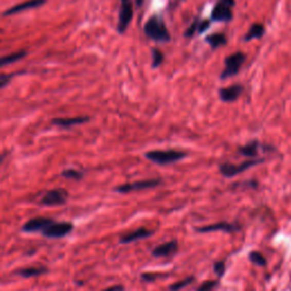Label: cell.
Wrapping results in <instances>:
<instances>
[{
    "mask_svg": "<svg viewBox=\"0 0 291 291\" xmlns=\"http://www.w3.org/2000/svg\"><path fill=\"white\" fill-rule=\"evenodd\" d=\"M177 250H179V244L177 241L172 240L156 247L152 254L154 257H169L176 254Z\"/></svg>",
    "mask_w": 291,
    "mask_h": 291,
    "instance_id": "13",
    "label": "cell"
},
{
    "mask_svg": "<svg viewBox=\"0 0 291 291\" xmlns=\"http://www.w3.org/2000/svg\"><path fill=\"white\" fill-rule=\"evenodd\" d=\"M208 28H209V22H208V21H201V22H199V25H198V31L197 32H198L199 34H202Z\"/></svg>",
    "mask_w": 291,
    "mask_h": 291,
    "instance_id": "30",
    "label": "cell"
},
{
    "mask_svg": "<svg viewBox=\"0 0 291 291\" xmlns=\"http://www.w3.org/2000/svg\"><path fill=\"white\" fill-rule=\"evenodd\" d=\"M53 222V220L49 219V217H34V219H31L29 220L28 222H26L22 230L24 232H38V231H40L42 232L47 226H49L51 223Z\"/></svg>",
    "mask_w": 291,
    "mask_h": 291,
    "instance_id": "11",
    "label": "cell"
},
{
    "mask_svg": "<svg viewBox=\"0 0 291 291\" xmlns=\"http://www.w3.org/2000/svg\"><path fill=\"white\" fill-rule=\"evenodd\" d=\"M48 272V268L45 266H30L19 269V274L23 278H34L42 276Z\"/></svg>",
    "mask_w": 291,
    "mask_h": 291,
    "instance_id": "17",
    "label": "cell"
},
{
    "mask_svg": "<svg viewBox=\"0 0 291 291\" xmlns=\"http://www.w3.org/2000/svg\"><path fill=\"white\" fill-rule=\"evenodd\" d=\"M153 234H154L153 231L147 230L144 228H140V229L132 231V232H129L126 234L122 235L121 239H120V242H121V244H124V245L131 244V242H136V241L142 240V239H147Z\"/></svg>",
    "mask_w": 291,
    "mask_h": 291,
    "instance_id": "14",
    "label": "cell"
},
{
    "mask_svg": "<svg viewBox=\"0 0 291 291\" xmlns=\"http://www.w3.org/2000/svg\"><path fill=\"white\" fill-rule=\"evenodd\" d=\"M245 59H246L245 53H242L240 51L232 53V55L226 57L225 62H224L225 68L222 72V74H221V79L225 80V79L234 77L235 74H238L242 66V64L245 63Z\"/></svg>",
    "mask_w": 291,
    "mask_h": 291,
    "instance_id": "3",
    "label": "cell"
},
{
    "mask_svg": "<svg viewBox=\"0 0 291 291\" xmlns=\"http://www.w3.org/2000/svg\"><path fill=\"white\" fill-rule=\"evenodd\" d=\"M133 17V7L130 2H124L120 8V16H118L117 30L120 33H124L131 23Z\"/></svg>",
    "mask_w": 291,
    "mask_h": 291,
    "instance_id": "9",
    "label": "cell"
},
{
    "mask_svg": "<svg viewBox=\"0 0 291 291\" xmlns=\"http://www.w3.org/2000/svg\"><path fill=\"white\" fill-rule=\"evenodd\" d=\"M25 56H26L25 51H17V52H13V53H9V55L0 57V67L5 66V65H8V64H13V63L19 62L22 58H24Z\"/></svg>",
    "mask_w": 291,
    "mask_h": 291,
    "instance_id": "21",
    "label": "cell"
},
{
    "mask_svg": "<svg viewBox=\"0 0 291 291\" xmlns=\"http://www.w3.org/2000/svg\"><path fill=\"white\" fill-rule=\"evenodd\" d=\"M67 198L68 192L65 189H52L42 196L40 204L45 206H59V205L65 204Z\"/></svg>",
    "mask_w": 291,
    "mask_h": 291,
    "instance_id": "7",
    "label": "cell"
},
{
    "mask_svg": "<svg viewBox=\"0 0 291 291\" xmlns=\"http://www.w3.org/2000/svg\"><path fill=\"white\" fill-rule=\"evenodd\" d=\"M242 93V85L240 84H232L228 88L220 89L219 95L220 98L224 102H232L239 98Z\"/></svg>",
    "mask_w": 291,
    "mask_h": 291,
    "instance_id": "15",
    "label": "cell"
},
{
    "mask_svg": "<svg viewBox=\"0 0 291 291\" xmlns=\"http://www.w3.org/2000/svg\"><path fill=\"white\" fill-rule=\"evenodd\" d=\"M265 33V28L261 23H255L251 25V28L249 31L247 32V34L245 37V41H250L254 39H260Z\"/></svg>",
    "mask_w": 291,
    "mask_h": 291,
    "instance_id": "18",
    "label": "cell"
},
{
    "mask_svg": "<svg viewBox=\"0 0 291 291\" xmlns=\"http://www.w3.org/2000/svg\"><path fill=\"white\" fill-rule=\"evenodd\" d=\"M206 41L213 49H217L219 47H222L226 44V37L223 33H214L208 35L206 38Z\"/></svg>",
    "mask_w": 291,
    "mask_h": 291,
    "instance_id": "20",
    "label": "cell"
},
{
    "mask_svg": "<svg viewBox=\"0 0 291 291\" xmlns=\"http://www.w3.org/2000/svg\"><path fill=\"white\" fill-rule=\"evenodd\" d=\"M165 274H160V273H150V272H146L141 274V280L144 282H154L155 280H157L159 278H165Z\"/></svg>",
    "mask_w": 291,
    "mask_h": 291,
    "instance_id": "27",
    "label": "cell"
},
{
    "mask_svg": "<svg viewBox=\"0 0 291 291\" xmlns=\"http://www.w3.org/2000/svg\"><path fill=\"white\" fill-rule=\"evenodd\" d=\"M89 121V117L87 116H78V117H58V118H53L52 123L55 125L58 126H64V128H68V126H73V125H80V124H83L85 122Z\"/></svg>",
    "mask_w": 291,
    "mask_h": 291,
    "instance_id": "16",
    "label": "cell"
},
{
    "mask_svg": "<svg viewBox=\"0 0 291 291\" xmlns=\"http://www.w3.org/2000/svg\"><path fill=\"white\" fill-rule=\"evenodd\" d=\"M263 159H248L242 161L241 164H230V163H224L220 165V172L221 174L225 177H233L235 175H238L242 172L247 171L248 169L252 168V166H256L257 164L262 163Z\"/></svg>",
    "mask_w": 291,
    "mask_h": 291,
    "instance_id": "4",
    "label": "cell"
},
{
    "mask_svg": "<svg viewBox=\"0 0 291 291\" xmlns=\"http://www.w3.org/2000/svg\"><path fill=\"white\" fill-rule=\"evenodd\" d=\"M249 260L251 263L258 266H266V258L264 257L260 251H250L249 252Z\"/></svg>",
    "mask_w": 291,
    "mask_h": 291,
    "instance_id": "23",
    "label": "cell"
},
{
    "mask_svg": "<svg viewBox=\"0 0 291 291\" xmlns=\"http://www.w3.org/2000/svg\"><path fill=\"white\" fill-rule=\"evenodd\" d=\"M186 153L179 150H153L146 153V158L158 165H168L186 157Z\"/></svg>",
    "mask_w": 291,
    "mask_h": 291,
    "instance_id": "2",
    "label": "cell"
},
{
    "mask_svg": "<svg viewBox=\"0 0 291 291\" xmlns=\"http://www.w3.org/2000/svg\"><path fill=\"white\" fill-rule=\"evenodd\" d=\"M122 3H124V2H130V0H121Z\"/></svg>",
    "mask_w": 291,
    "mask_h": 291,
    "instance_id": "34",
    "label": "cell"
},
{
    "mask_svg": "<svg viewBox=\"0 0 291 291\" xmlns=\"http://www.w3.org/2000/svg\"><path fill=\"white\" fill-rule=\"evenodd\" d=\"M219 285L217 280H208V281L199 285L197 291H213Z\"/></svg>",
    "mask_w": 291,
    "mask_h": 291,
    "instance_id": "26",
    "label": "cell"
},
{
    "mask_svg": "<svg viewBox=\"0 0 291 291\" xmlns=\"http://www.w3.org/2000/svg\"><path fill=\"white\" fill-rule=\"evenodd\" d=\"M46 2H47V0H26V2L15 5V6H13L12 8L7 9L4 15L5 16L15 15V14H20L22 12H25V10L41 7L42 5H45Z\"/></svg>",
    "mask_w": 291,
    "mask_h": 291,
    "instance_id": "12",
    "label": "cell"
},
{
    "mask_svg": "<svg viewBox=\"0 0 291 291\" xmlns=\"http://www.w3.org/2000/svg\"><path fill=\"white\" fill-rule=\"evenodd\" d=\"M62 175L64 177H66V179H72V180H80V179H82V176H83V174L81 173L80 171L74 170V169L65 170L62 173Z\"/></svg>",
    "mask_w": 291,
    "mask_h": 291,
    "instance_id": "25",
    "label": "cell"
},
{
    "mask_svg": "<svg viewBox=\"0 0 291 291\" xmlns=\"http://www.w3.org/2000/svg\"><path fill=\"white\" fill-rule=\"evenodd\" d=\"M220 2L225 4V5H228V6H230L231 8H232L234 6V4H235L234 0H220Z\"/></svg>",
    "mask_w": 291,
    "mask_h": 291,
    "instance_id": "32",
    "label": "cell"
},
{
    "mask_svg": "<svg viewBox=\"0 0 291 291\" xmlns=\"http://www.w3.org/2000/svg\"><path fill=\"white\" fill-rule=\"evenodd\" d=\"M102 291H124V287L121 284H116V285H112L110 288H106Z\"/></svg>",
    "mask_w": 291,
    "mask_h": 291,
    "instance_id": "31",
    "label": "cell"
},
{
    "mask_svg": "<svg viewBox=\"0 0 291 291\" xmlns=\"http://www.w3.org/2000/svg\"><path fill=\"white\" fill-rule=\"evenodd\" d=\"M199 22H201V21L199 20H196L195 22H193L189 28L187 29V31H186V33H185V35L187 37V38H191V37H193L196 34V32L198 31V25H199Z\"/></svg>",
    "mask_w": 291,
    "mask_h": 291,
    "instance_id": "29",
    "label": "cell"
},
{
    "mask_svg": "<svg viewBox=\"0 0 291 291\" xmlns=\"http://www.w3.org/2000/svg\"><path fill=\"white\" fill-rule=\"evenodd\" d=\"M159 185H161V181L159 179L142 180V181H137V182H132V183H126V185H122L120 187H117L115 191L120 192V193H129L132 191L152 189V188H156Z\"/></svg>",
    "mask_w": 291,
    "mask_h": 291,
    "instance_id": "6",
    "label": "cell"
},
{
    "mask_svg": "<svg viewBox=\"0 0 291 291\" xmlns=\"http://www.w3.org/2000/svg\"><path fill=\"white\" fill-rule=\"evenodd\" d=\"M152 58H153V67L156 68L158 67L159 65H161V63L164 61V55L163 52H161L157 48H154L153 51H152Z\"/></svg>",
    "mask_w": 291,
    "mask_h": 291,
    "instance_id": "24",
    "label": "cell"
},
{
    "mask_svg": "<svg viewBox=\"0 0 291 291\" xmlns=\"http://www.w3.org/2000/svg\"><path fill=\"white\" fill-rule=\"evenodd\" d=\"M193 281H195V278H193V277H188L186 279L180 280L179 282H175L173 284H171L170 287H169V290L170 291H180L183 288H186L187 285L191 284Z\"/></svg>",
    "mask_w": 291,
    "mask_h": 291,
    "instance_id": "22",
    "label": "cell"
},
{
    "mask_svg": "<svg viewBox=\"0 0 291 291\" xmlns=\"http://www.w3.org/2000/svg\"><path fill=\"white\" fill-rule=\"evenodd\" d=\"M232 19H233V14L231 7L221 2L217 3L216 6L214 7L212 12V20L214 22L228 23Z\"/></svg>",
    "mask_w": 291,
    "mask_h": 291,
    "instance_id": "10",
    "label": "cell"
},
{
    "mask_svg": "<svg viewBox=\"0 0 291 291\" xmlns=\"http://www.w3.org/2000/svg\"><path fill=\"white\" fill-rule=\"evenodd\" d=\"M214 271H215V273L217 274L219 278L223 277L224 273H225V263L223 261H220V262L215 263L214 264Z\"/></svg>",
    "mask_w": 291,
    "mask_h": 291,
    "instance_id": "28",
    "label": "cell"
},
{
    "mask_svg": "<svg viewBox=\"0 0 291 291\" xmlns=\"http://www.w3.org/2000/svg\"><path fill=\"white\" fill-rule=\"evenodd\" d=\"M240 230V225L234 223H228V222H219L214 224H208L205 226H199L197 228V232L199 233H208V232H225V233H232L237 232Z\"/></svg>",
    "mask_w": 291,
    "mask_h": 291,
    "instance_id": "8",
    "label": "cell"
},
{
    "mask_svg": "<svg viewBox=\"0 0 291 291\" xmlns=\"http://www.w3.org/2000/svg\"><path fill=\"white\" fill-rule=\"evenodd\" d=\"M73 224L69 222H53L42 231V235L47 238H64L73 231Z\"/></svg>",
    "mask_w": 291,
    "mask_h": 291,
    "instance_id": "5",
    "label": "cell"
},
{
    "mask_svg": "<svg viewBox=\"0 0 291 291\" xmlns=\"http://www.w3.org/2000/svg\"><path fill=\"white\" fill-rule=\"evenodd\" d=\"M5 156H6V155H5V154H4V155H0V163H2V161L4 160V158H5Z\"/></svg>",
    "mask_w": 291,
    "mask_h": 291,
    "instance_id": "33",
    "label": "cell"
},
{
    "mask_svg": "<svg viewBox=\"0 0 291 291\" xmlns=\"http://www.w3.org/2000/svg\"><path fill=\"white\" fill-rule=\"evenodd\" d=\"M258 147H260V143H258V141H256V140H254V141L247 143L246 146H244V147H240L239 153L242 156H245V157L252 158L257 155Z\"/></svg>",
    "mask_w": 291,
    "mask_h": 291,
    "instance_id": "19",
    "label": "cell"
},
{
    "mask_svg": "<svg viewBox=\"0 0 291 291\" xmlns=\"http://www.w3.org/2000/svg\"><path fill=\"white\" fill-rule=\"evenodd\" d=\"M143 31L144 34L154 41L169 42L171 40L170 32L166 28L164 21L156 15L147 21V23L144 24Z\"/></svg>",
    "mask_w": 291,
    "mask_h": 291,
    "instance_id": "1",
    "label": "cell"
}]
</instances>
